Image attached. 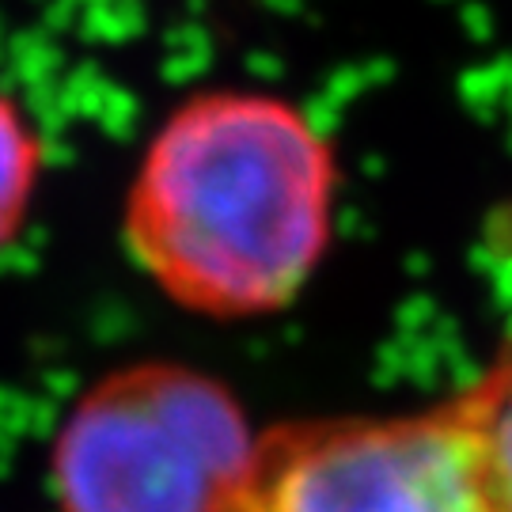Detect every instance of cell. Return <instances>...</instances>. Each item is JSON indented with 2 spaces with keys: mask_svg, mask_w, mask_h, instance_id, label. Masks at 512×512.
<instances>
[{
  "mask_svg": "<svg viewBox=\"0 0 512 512\" xmlns=\"http://www.w3.org/2000/svg\"><path fill=\"white\" fill-rule=\"evenodd\" d=\"M334 152L262 92H202L148 141L126 243L171 300L205 315L289 304L330 243Z\"/></svg>",
  "mask_w": 512,
  "mask_h": 512,
  "instance_id": "1",
  "label": "cell"
},
{
  "mask_svg": "<svg viewBox=\"0 0 512 512\" xmlns=\"http://www.w3.org/2000/svg\"><path fill=\"white\" fill-rule=\"evenodd\" d=\"M255 444L236 399L194 368L110 372L57 437L61 509L228 512Z\"/></svg>",
  "mask_w": 512,
  "mask_h": 512,
  "instance_id": "2",
  "label": "cell"
},
{
  "mask_svg": "<svg viewBox=\"0 0 512 512\" xmlns=\"http://www.w3.org/2000/svg\"><path fill=\"white\" fill-rule=\"evenodd\" d=\"M228 512H501L452 403L258 437Z\"/></svg>",
  "mask_w": 512,
  "mask_h": 512,
  "instance_id": "3",
  "label": "cell"
},
{
  "mask_svg": "<svg viewBox=\"0 0 512 512\" xmlns=\"http://www.w3.org/2000/svg\"><path fill=\"white\" fill-rule=\"evenodd\" d=\"M452 410L475 444L478 467L497 509L512 512V334L475 384L452 399Z\"/></svg>",
  "mask_w": 512,
  "mask_h": 512,
  "instance_id": "4",
  "label": "cell"
},
{
  "mask_svg": "<svg viewBox=\"0 0 512 512\" xmlns=\"http://www.w3.org/2000/svg\"><path fill=\"white\" fill-rule=\"evenodd\" d=\"M38 164H42V148L35 129L27 126L16 103L0 92V247L16 236V228L27 217Z\"/></svg>",
  "mask_w": 512,
  "mask_h": 512,
  "instance_id": "5",
  "label": "cell"
}]
</instances>
